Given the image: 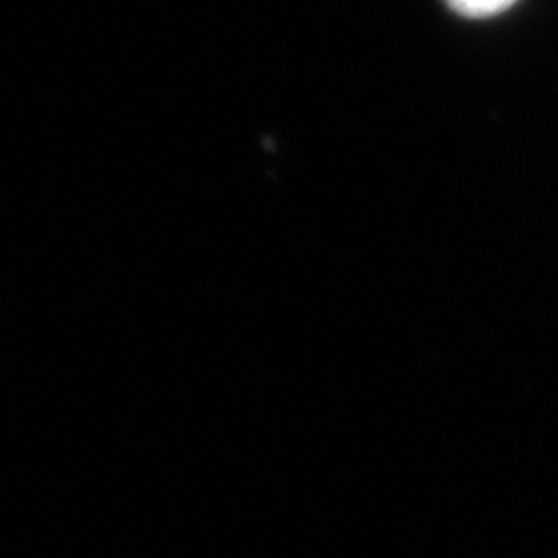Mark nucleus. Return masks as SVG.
Masks as SVG:
<instances>
[{"instance_id": "nucleus-1", "label": "nucleus", "mask_w": 558, "mask_h": 558, "mask_svg": "<svg viewBox=\"0 0 558 558\" xmlns=\"http://www.w3.org/2000/svg\"><path fill=\"white\" fill-rule=\"evenodd\" d=\"M451 11L468 20H488L511 9L518 0H445Z\"/></svg>"}]
</instances>
